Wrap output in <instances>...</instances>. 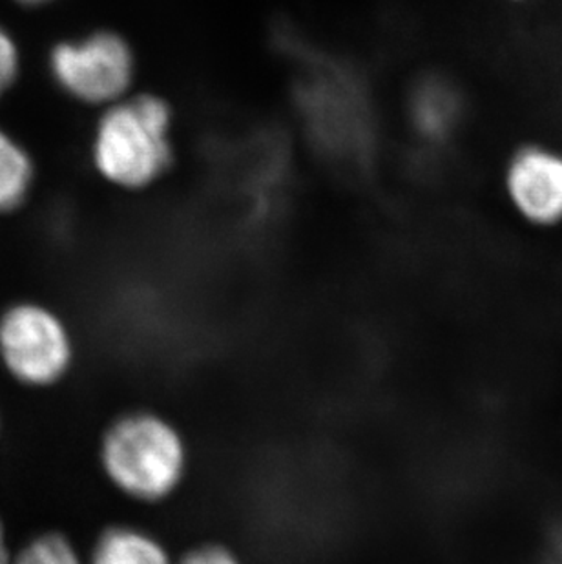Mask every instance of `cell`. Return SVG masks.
Here are the masks:
<instances>
[{"label":"cell","instance_id":"5","mask_svg":"<svg viewBox=\"0 0 562 564\" xmlns=\"http://www.w3.org/2000/svg\"><path fill=\"white\" fill-rule=\"evenodd\" d=\"M506 199L525 224L537 229L562 225V150L547 143H522L505 165Z\"/></svg>","mask_w":562,"mask_h":564},{"label":"cell","instance_id":"11","mask_svg":"<svg viewBox=\"0 0 562 564\" xmlns=\"http://www.w3.org/2000/svg\"><path fill=\"white\" fill-rule=\"evenodd\" d=\"M19 72V52L10 35L0 28V96L10 88Z\"/></svg>","mask_w":562,"mask_h":564},{"label":"cell","instance_id":"4","mask_svg":"<svg viewBox=\"0 0 562 564\" xmlns=\"http://www.w3.org/2000/svg\"><path fill=\"white\" fill-rule=\"evenodd\" d=\"M50 66L61 88L74 99L105 107L127 97L136 77V55L130 44L114 32L58 44Z\"/></svg>","mask_w":562,"mask_h":564},{"label":"cell","instance_id":"1","mask_svg":"<svg viewBox=\"0 0 562 564\" xmlns=\"http://www.w3.org/2000/svg\"><path fill=\"white\" fill-rule=\"evenodd\" d=\"M105 477L139 505H163L185 486L191 447L175 422L158 411H128L107 427L99 446Z\"/></svg>","mask_w":562,"mask_h":564},{"label":"cell","instance_id":"6","mask_svg":"<svg viewBox=\"0 0 562 564\" xmlns=\"http://www.w3.org/2000/svg\"><path fill=\"white\" fill-rule=\"evenodd\" d=\"M88 564H175V560L169 546L149 530L116 524L97 538Z\"/></svg>","mask_w":562,"mask_h":564},{"label":"cell","instance_id":"14","mask_svg":"<svg viewBox=\"0 0 562 564\" xmlns=\"http://www.w3.org/2000/svg\"><path fill=\"white\" fill-rule=\"evenodd\" d=\"M508 4H525V2H530V0H505Z\"/></svg>","mask_w":562,"mask_h":564},{"label":"cell","instance_id":"12","mask_svg":"<svg viewBox=\"0 0 562 564\" xmlns=\"http://www.w3.org/2000/svg\"><path fill=\"white\" fill-rule=\"evenodd\" d=\"M10 557V552H8V546H6L4 528H2V522H0V564H8Z\"/></svg>","mask_w":562,"mask_h":564},{"label":"cell","instance_id":"13","mask_svg":"<svg viewBox=\"0 0 562 564\" xmlns=\"http://www.w3.org/2000/svg\"><path fill=\"white\" fill-rule=\"evenodd\" d=\"M17 2H22V4H44V2H48V0H17Z\"/></svg>","mask_w":562,"mask_h":564},{"label":"cell","instance_id":"10","mask_svg":"<svg viewBox=\"0 0 562 564\" xmlns=\"http://www.w3.org/2000/svg\"><path fill=\"white\" fill-rule=\"evenodd\" d=\"M175 564H245V561L227 544L210 541L186 550V554L175 560Z\"/></svg>","mask_w":562,"mask_h":564},{"label":"cell","instance_id":"9","mask_svg":"<svg viewBox=\"0 0 562 564\" xmlns=\"http://www.w3.org/2000/svg\"><path fill=\"white\" fill-rule=\"evenodd\" d=\"M8 564H86L68 539L58 533H46L35 539Z\"/></svg>","mask_w":562,"mask_h":564},{"label":"cell","instance_id":"8","mask_svg":"<svg viewBox=\"0 0 562 564\" xmlns=\"http://www.w3.org/2000/svg\"><path fill=\"white\" fill-rule=\"evenodd\" d=\"M419 116L430 112V116L420 118L424 123L425 133L433 138H442L444 133L453 130L458 118V99L451 86L442 83H430L419 94Z\"/></svg>","mask_w":562,"mask_h":564},{"label":"cell","instance_id":"7","mask_svg":"<svg viewBox=\"0 0 562 564\" xmlns=\"http://www.w3.org/2000/svg\"><path fill=\"white\" fill-rule=\"evenodd\" d=\"M32 161L26 152L0 132V213L19 207L32 185Z\"/></svg>","mask_w":562,"mask_h":564},{"label":"cell","instance_id":"3","mask_svg":"<svg viewBox=\"0 0 562 564\" xmlns=\"http://www.w3.org/2000/svg\"><path fill=\"white\" fill-rule=\"evenodd\" d=\"M0 358L26 386H52L68 373L74 344L63 319L37 304H19L0 318Z\"/></svg>","mask_w":562,"mask_h":564},{"label":"cell","instance_id":"2","mask_svg":"<svg viewBox=\"0 0 562 564\" xmlns=\"http://www.w3.org/2000/svg\"><path fill=\"white\" fill-rule=\"evenodd\" d=\"M174 112L154 94L122 97L97 124L94 163L107 182L143 191L160 182L174 163Z\"/></svg>","mask_w":562,"mask_h":564}]
</instances>
